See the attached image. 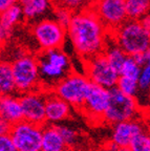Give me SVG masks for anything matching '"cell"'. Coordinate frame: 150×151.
Returning <instances> with one entry per match:
<instances>
[{
    "label": "cell",
    "instance_id": "f546056e",
    "mask_svg": "<svg viewBox=\"0 0 150 151\" xmlns=\"http://www.w3.org/2000/svg\"><path fill=\"white\" fill-rule=\"evenodd\" d=\"M132 59L134 60L136 64H138L140 67H144L145 65L149 64L150 62V50H146V52H138V54L134 55V56H131Z\"/></svg>",
    "mask_w": 150,
    "mask_h": 151
},
{
    "label": "cell",
    "instance_id": "cb8c5ba5",
    "mask_svg": "<svg viewBox=\"0 0 150 151\" xmlns=\"http://www.w3.org/2000/svg\"><path fill=\"white\" fill-rule=\"evenodd\" d=\"M140 73H141V67L134 62L132 57L128 56L125 62L123 63L122 67H121L119 76H124V77H128V78L134 79V80L138 81Z\"/></svg>",
    "mask_w": 150,
    "mask_h": 151
},
{
    "label": "cell",
    "instance_id": "ffe728a7",
    "mask_svg": "<svg viewBox=\"0 0 150 151\" xmlns=\"http://www.w3.org/2000/svg\"><path fill=\"white\" fill-rule=\"evenodd\" d=\"M23 20L22 9L18 3L0 13V25H2L7 31L13 32L14 27L21 23Z\"/></svg>",
    "mask_w": 150,
    "mask_h": 151
},
{
    "label": "cell",
    "instance_id": "f1b7e54d",
    "mask_svg": "<svg viewBox=\"0 0 150 151\" xmlns=\"http://www.w3.org/2000/svg\"><path fill=\"white\" fill-rule=\"evenodd\" d=\"M0 151H17L9 134L0 135Z\"/></svg>",
    "mask_w": 150,
    "mask_h": 151
},
{
    "label": "cell",
    "instance_id": "4dcf8cb0",
    "mask_svg": "<svg viewBox=\"0 0 150 151\" xmlns=\"http://www.w3.org/2000/svg\"><path fill=\"white\" fill-rule=\"evenodd\" d=\"M11 34H12V32L7 31L2 25H0V50L4 46L6 41L9 40V38L11 37Z\"/></svg>",
    "mask_w": 150,
    "mask_h": 151
},
{
    "label": "cell",
    "instance_id": "5bb4252c",
    "mask_svg": "<svg viewBox=\"0 0 150 151\" xmlns=\"http://www.w3.org/2000/svg\"><path fill=\"white\" fill-rule=\"evenodd\" d=\"M71 106L54 92H45V119L49 122H60L68 118Z\"/></svg>",
    "mask_w": 150,
    "mask_h": 151
},
{
    "label": "cell",
    "instance_id": "603a6c76",
    "mask_svg": "<svg viewBox=\"0 0 150 151\" xmlns=\"http://www.w3.org/2000/svg\"><path fill=\"white\" fill-rule=\"evenodd\" d=\"M130 151H150V139L147 131L134 135L129 143Z\"/></svg>",
    "mask_w": 150,
    "mask_h": 151
},
{
    "label": "cell",
    "instance_id": "277c9868",
    "mask_svg": "<svg viewBox=\"0 0 150 151\" xmlns=\"http://www.w3.org/2000/svg\"><path fill=\"white\" fill-rule=\"evenodd\" d=\"M109 103L104 113V122L115 125L118 123L136 120L138 105L136 98L122 93L117 87L108 89Z\"/></svg>",
    "mask_w": 150,
    "mask_h": 151
},
{
    "label": "cell",
    "instance_id": "9a60e30c",
    "mask_svg": "<svg viewBox=\"0 0 150 151\" xmlns=\"http://www.w3.org/2000/svg\"><path fill=\"white\" fill-rule=\"evenodd\" d=\"M0 116L1 120L15 125L23 121L21 104L19 98L16 96H4L0 97Z\"/></svg>",
    "mask_w": 150,
    "mask_h": 151
},
{
    "label": "cell",
    "instance_id": "1f68e13d",
    "mask_svg": "<svg viewBox=\"0 0 150 151\" xmlns=\"http://www.w3.org/2000/svg\"><path fill=\"white\" fill-rule=\"evenodd\" d=\"M17 3H18V0H0V13H2L3 11Z\"/></svg>",
    "mask_w": 150,
    "mask_h": 151
},
{
    "label": "cell",
    "instance_id": "7a4b0ae2",
    "mask_svg": "<svg viewBox=\"0 0 150 151\" xmlns=\"http://www.w3.org/2000/svg\"><path fill=\"white\" fill-rule=\"evenodd\" d=\"M109 34L127 56L131 57L138 52L149 50L150 31L146 29L140 21L127 19L115 31Z\"/></svg>",
    "mask_w": 150,
    "mask_h": 151
},
{
    "label": "cell",
    "instance_id": "2e32d148",
    "mask_svg": "<svg viewBox=\"0 0 150 151\" xmlns=\"http://www.w3.org/2000/svg\"><path fill=\"white\" fill-rule=\"evenodd\" d=\"M102 54H103L104 57L106 58L108 64H109L118 73H120L123 63H124L125 60H126L127 57H128L119 46H118V44L115 42V40L112 39V37H111L109 33H108L107 39H106V42H105V46H104V50Z\"/></svg>",
    "mask_w": 150,
    "mask_h": 151
},
{
    "label": "cell",
    "instance_id": "3957f363",
    "mask_svg": "<svg viewBox=\"0 0 150 151\" xmlns=\"http://www.w3.org/2000/svg\"><path fill=\"white\" fill-rule=\"evenodd\" d=\"M17 92L27 93V92L39 91L40 79L38 61L35 56L22 55L11 63Z\"/></svg>",
    "mask_w": 150,
    "mask_h": 151
},
{
    "label": "cell",
    "instance_id": "83f0119b",
    "mask_svg": "<svg viewBox=\"0 0 150 151\" xmlns=\"http://www.w3.org/2000/svg\"><path fill=\"white\" fill-rule=\"evenodd\" d=\"M57 129L61 135L65 146H71V145L75 144L76 139H77V132L74 131L71 128L64 127V126H57Z\"/></svg>",
    "mask_w": 150,
    "mask_h": 151
},
{
    "label": "cell",
    "instance_id": "44dd1931",
    "mask_svg": "<svg viewBox=\"0 0 150 151\" xmlns=\"http://www.w3.org/2000/svg\"><path fill=\"white\" fill-rule=\"evenodd\" d=\"M39 57L47 61L48 63L53 65L60 67L66 71H71V61L68 56L61 50V48H56V50H41Z\"/></svg>",
    "mask_w": 150,
    "mask_h": 151
},
{
    "label": "cell",
    "instance_id": "9c48e42d",
    "mask_svg": "<svg viewBox=\"0 0 150 151\" xmlns=\"http://www.w3.org/2000/svg\"><path fill=\"white\" fill-rule=\"evenodd\" d=\"M92 9L108 33H112L127 20L124 0H96Z\"/></svg>",
    "mask_w": 150,
    "mask_h": 151
},
{
    "label": "cell",
    "instance_id": "52a82bcc",
    "mask_svg": "<svg viewBox=\"0 0 150 151\" xmlns=\"http://www.w3.org/2000/svg\"><path fill=\"white\" fill-rule=\"evenodd\" d=\"M42 127L26 121L12 126L9 135L17 151H41Z\"/></svg>",
    "mask_w": 150,
    "mask_h": 151
},
{
    "label": "cell",
    "instance_id": "5b68a950",
    "mask_svg": "<svg viewBox=\"0 0 150 151\" xmlns=\"http://www.w3.org/2000/svg\"><path fill=\"white\" fill-rule=\"evenodd\" d=\"M89 83L90 82L85 76L76 73H69L55 86L53 92L65 101L69 106L81 109Z\"/></svg>",
    "mask_w": 150,
    "mask_h": 151
},
{
    "label": "cell",
    "instance_id": "4316f807",
    "mask_svg": "<svg viewBox=\"0 0 150 151\" xmlns=\"http://www.w3.org/2000/svg\"><path fill=\"white\" fill-rule=\"evenodd\" d=\"M150 86V64H147L141 68V73L138 78V90L148 91Z\"/></svg>",
    "mask_w": 150,
    "mask_h": 151
},
{
    "label": "cell",
    "instance_id": "d4e9b609",
    "mask_svg": "<svg viewBox=\"0 0 150 151\" xmlns=\"http://www.w3.org/2000/svg\"><path fill=\"white\" fill-rule=\"evenodd\" d=\"M53 14H54V20L57 23L63 26L64 28H67L73 18L74 13L61 5H55V7L53 9Z\"/></svg>",
    "mask_w": 150,
    "mask_h": 151
},
{
    "label": "cell",
    "instance_id": "8992f818",
    "mask_svg": "<svg viewBox=\"0 0 150 151\" xmlns=\"http://www.w3.org/2000/svg\"><path fill=\"white\" fill-rule=\"evenodd\" d=\"M32 33L41 50L61 48L67 37L66 28L57 23L54 19L48 18L35 22L32 26Z\"/></svg>",
    "mask_w": 150,
    "mask_h": 151
},
{
    "label": "cell",
    "instance_id": "30bf717a",
    "mask_svg": "<svg viewBox=\"0 0 150 151\" xmlns=\"http://www.w3.org/2000/svg\"><path fill=\"white\" fill-rule=\"evenodd\" d=\"M23 120L38 126H43L45 119V92L33 91L19 97Z\"/></svg>",
    "mask_w": 150,
    "mask_h": 151
},
{
    "label": "cell",
    "instance_id": "7402d4cb",
    "mask_svg": "<svg viewBox=\"0 0 150 151\" xmlns=\"http://www.w3.org/2000/svg\"><path fill=\"white\" fill-rule=\"evenodd\" d=\"M115 87L122 93L129 96V97L134 98L136 94L138 92V81L128 78V77H124V76H119L117 83H115Z\"/></svg>",
    "mask_w": 150,
    "mask_h": 151
},
{
    "label": "cell",
    "instance_id": "d590c367",
    "mask_svg": "<svg viewBox=\"0 0 150 151\" xmlns=\"http://www.w3.org/2000/svg\"><path fill=\"white\" fill-rule=\"evenodd\" d=\"M120 149H121V151H130L129 148H120Z\"/></svg>",
    "mask_w": 150,
    "mask_h": 151
},
{
    "label": "cell",
    "instance_id": "836d02e7",
    "mask_svg": "<svg viewBox=\"0 0 150 151\" xmlns=\"http://www.w3.org/2000/svg\"><path fill=\"white\" fill-rule=\"evenodd\" d=\"M140 23H141L142 25L146 28V29H149L150 31V17H149V15H147V16H145L143 19H141V20H140Z\"/></svg>",
    "mask_w": 150,
    "mask_h": 151
},
{
    "label": "cell",
    "instance_id": "e0dca14e",
    "mask_svg": "<svg viewBox=\"0 0 150 151\" xmlns=\"http://www.w3.org/2000/svg\"><path fill=\"white\" fill-rule=\"evenodd\" d=\"M65 144L57 126H43L41 137V151H65Z\"/></svg>",
    "mask_w": 150,
    "mask_h": 151
},
{
    "label": "cell",
    "instance_id": "ac0fdd59",
    "mask_svg": "<svg viewBox=\"0 0 150 151\" xmlns=\"http://www.w3.org/2000/svg\"><path fill=\"white\" fill-rule=\"evenodd\" d=\"M16 92L11 63L0 59V97L14 96Z\"/></svg>",
    "mask_w": 150,
    "mask_h": 151
},
{
    "label": "cell",
    "instance_id": "d6a6232c",
    "mask_svg": "<svg viewBox=\"0 0 150 151\" xmlns=\"http://www.w3.org/2000/svg\"><path fill=\"white\" fill-rule=\"evenodd\" d=\"M11 128H12V125H9V123L4 122V121H1L0 122V135L9 134Z\"/></svg>",
    "mask_w": 150,
    "mask_h": 151
},
{
    "label": "cell",
    "instance_id": "484cf974",
    "mask_svg": "<svg viewBox=\"0 0 150 151\" xmlns=\"http://www.w3.org/2000/svg\"><path fill=\"white\" fill-rule=\"evenodd\" d=\"M92 0H55V5H61L73 13L87 9V5Z\"/></svg>",
    "mask_w": 150,
    "mask_h": 151
},
{
    "label": "cell",
    "instance_id": "d6986e66",
    "mask_svg": "<svg viewBox=\"0 0 150 151\" xmlns=\"http://www.w3.org/2000/svg\"><path fill=\"white\" fill-rule=\"evenodd\" d=\"M126 17L128 20L140 21L149 12V0H124Z\"/></svg>",
    "mask_w": 150,
    "mask_h": 151
},
{
    "label": "cell",
    "instance_id": "7c38bea8",
    "mask_svg": "<svg viewBox=\"0 0 150 151\" xmlns=\"http://www.w3.org/2000/svg\"><path fill=\"white\" fill-rule=\"evenodd\" d=\"M143 131H145L144 124L138 120L118 123L113 128L111 143L118 148H128L132 137Z\"/></svg>",
    "mask_w": 150,
    "mask_h": 151
},
{
    "label": "cell",
    "instance_id": "8d00e7d4",
    "mask_svg": "<svg viewBox=\"0 0 150 151\" xmlns=\"http://www.w3.org/2000/svg\"><path fill=\"white\" fill-rule=\"evenodd\" d=\"M1 121H2V120H1V116H0V122H1Z\"/></svg>",
    "mask_w": 150,
    "mask_h": 151
},
{
    "label": "cell",
    "instance_id": "4fadbf2b",
    "mask_svg": "<svg viewBox=\"0 0 150 151\" xmlns=\"http://www.w3.org/2000/svg\"><path fill=\"white\" fill-rule=\"evenodd\" d=\"M24 20L34 24L54 9L53 0H18Z\"/></svg>",
    "mask_w": 150,
    "mask_h": 151
},
{
    "label": "cell",
    "instance_id": "e575fe53",
    "mask_svg": "<svg viewBox=\"0 0 150 151\" xmlns=\"http://www.w3.org/2000/svg\"><path fill=\"white\" fill-rule=\"evenodd\" d=\"M102 151H121V149L118 148V147L115 146L113 143L109 142V143H107V144H106V147Z\"/></svg>",
    "mask_w": 150,
    "mask_h": 151
},
{
    "label": "cell",
    "instance_id": "8fae6325",
    "mask_svg": "<svg viewBox=\"0 0 150 151\" xmlns=\"http://www.w3.org/2000/svg\"><path fill=\"white\" fill-rule=\"evenodd\" d=\"M108 103H109L108 89L89 83L81 109L84 110L85 116L88 118H92L94 120L99 119L100 121L104 122V113L108 107Z\"/></svg>",
    "mask_w": 150,
    "mask_h": 151
},
{
    "label": "cell",
    "instance_id": "6da1fadb",
    "mask_svg": "<svg viewBox=\"0 0 150 151\" xmlns=\"http://www.w3.org/2000/svg\"><path fill=\"white\" fill-rule=\"evenodd\" d=\"M66 34L77 54L85 60L103 52L108 36L92 7L74 13Z\"/></svg>",
    "mask_w": 150,
    "mask_h": 151
},
{
    "label": "cell",
    "instance_id": "ba28073f",
    "mask_svg": "<svg viewBox=\"0 0 150 151\" xmlns=\"http://www.w3.org/2000/svg\"><path fill=\"white\" fill-rule=\"evenodd\" d=\"M85 71L88 81L106 89L115 87L119 73L108 64L103 54L85 60Z\"/></svg>",
    "mask_w": 150,
    "mask_h": 151
}]
</instances>
